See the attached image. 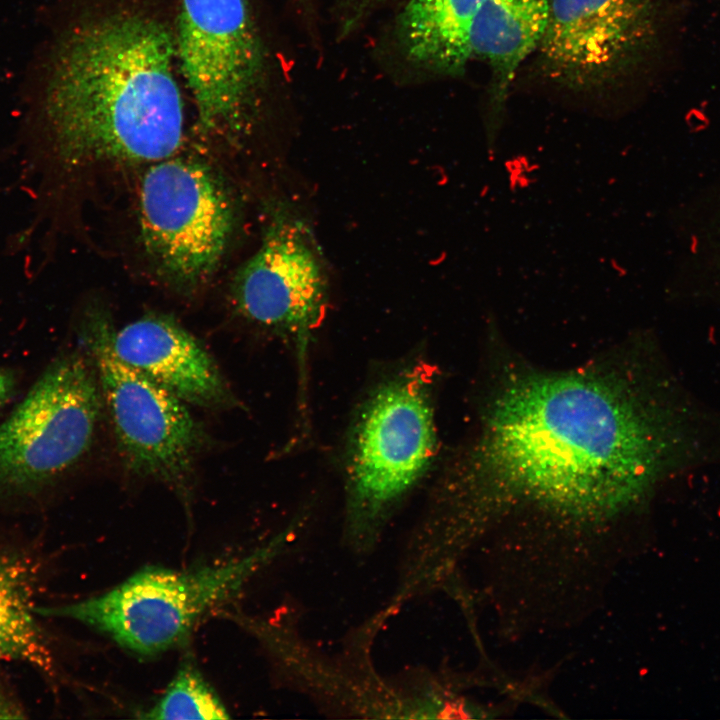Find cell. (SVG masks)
Returning <instances> with one entry per match:
<instances>
[{
  "label": "cell",
  "instance_id": "18",
  "mask_svg": "<svg viewBox=\"0 0 720 720\" xmlns=\"http://www.w3.org/2000/svg\"><path fill=\"white\" fill-rule=\"evenodd\" d=\"M15 385L14 374L7 369L0 368V407L12 396Z\"/></svg>",
  "mask_w": 720,
  "mask_h": 720
},
{
  "label": "cell",
  "instance_id": "4",
  "mask_svg": "<svg viewBox=\"0 0 720 720\" xmlns=\"http://www.w3.org/2000/svg\"><path fill=\"white\" fill-rule=\"evenodd\" d=\"M436 450L431 381L424 366L379 383L352 430L341 542L356 557L373 554L430 467Z\"/></svg>",
  "mask_w": 720,
  "mask_h": 720
},
{
  "label": "cell",
  "instance_id": "2",
  "mask_svg": "<svg viewBox=\"0 0 720 720\" xmlns=\"http://www.w3.org/2000/svg\"><path fill=\"white\" fill-rule=\"evenodd\" d=\"M85 8L61 45L49 153L71 166L173 156L184 136L177 14L164 0H93Z\"/></svg>",
  "mask_w": 720,
  "mask_h": 720
},
{
  "label": "cell",
  "instance_id": "12",
  "mask_svg": "<svg viewBox=\"0 0 720 720\" xmlns=\"http://www.w3.org/2000/svg\"><path fill=\"white\" fill-rule=\"evenodd\" d=\"M116 355L186 404L206 409L236 402L204 346L177 321L149 314L113 329Z\"/></svg>",
  "mask_w": 720,
  "mask_h": 720
},
{
  "label": "cell",
  "instance_id": "1",
  "mask_svg": "<svg viewBox=\"0 0 720 720\" xmlns=\"http://www.w3.org/2000/svg\"><path fill=\"white\" fill-rule=\"evenodd\" d=\"M667 386L593 371L510 380L463 466L432 494L433 523L470 541L496 505L586 517L639 503L698 450L695 417Z\"/></svg>",
  "mask_w": 720,
  "mask_h": 720
},
{
  "label": "cell",
  "instance_id": "11",
  "mask_svg": "<svg viewBox=\"0 0 720 720\" xmlns=\"http://www.w3.org/2000/svg\"><path fill=\"white\" fill-rule=\"evenodd\" d=\"M652 33L647 0H552L538 48L553 77L587 85L623 67Z\"/></svg>",
  "mask_w": 720,
  "mask_h": 720
},
{
  "label": "cell",
  "instance_id": "14",
  "mask_svg": "<svg viewBox=\"0 0 720 720\" xmlns=\"http://www.w3.org/2000/svg\"><path fill=\"white\" fill-rule=\"evenodd\" d=\"M482 0H409L399 21L400 40L412 63L457 72L473 56L471 33Z\"/></svg>",
  "mask_w": 720,
  "mask_h": 720
},
{
  "label": "cell",
  "instance_id": "10",
  "mask_svg": "<svg viewBox=\"0 0 720 720\" xmlns=\"http://www.w3.org/2000/svg\"><path fill=\"white\" fill-rule=\"evenodd\" d=\"M176 41L199 129L240 136L250 126L265 67L248 0H180Z\"/></svg>",
  "mask_w": 720,
  "mask_h": 720
},
{
  "label": "cell",
  "instance_id": "8",
  "mask_svg": "<svg viewBox=\"0 0 720 720\" xmlns=\"http://www.w3.org/2000/svg\"><path fill=\"white\" fill-rule=\"evenodd\" d=\"M268 208L261 243L234 277L232 302L246 321L292 344L305 398L308 352L325 316L328 274L302 212L287 200Z\"/></svg>",
  "mask_w": 720,
  "mask_h": 720
},
{
  "label": "cell",
  "instance_id": "13",
  "mask_svg": "<svg viewBox=\"0 0 720 720\" xmlns=\"http://www.w3.org/2000/svg\"><path fill=\"white\" fill-rule=\"evenodd\" d=\"M552 0H482L471 33L472 55L492 69L501 103L515 75L540 45Z\"/></svg>",
  "mask_w": 720,
  "mask_h": 720
},
{
  "label": "cell",
  "instance_id": "16",
  "mask_svg": "<svg viewBox=\"0 0 720 720\" xmlns=\"http://www.w3.org/2000/svg\"><path fill=\"white\" fill-rule=\"evenodd\" d=\"M145 719H229L230 715L193 659H185Z\"/></svg>",
  "mask_w": 720,
  "mask_h": 720
},
{
  "label": "cell",
  "instance_id": "7",
  "mask_svg": "<svg viewBox=\"0 0 720 720\" xmlns=\"http://www.w3.org/2000/svg\"><path fill=\"white\" fill-rule=\"evenodd\" d=\"M102 406L89 354L55 359L0 425V496H33L71 471L92 446Z\"/></svg>",
  "mask_w": 720,
  "mask_h": 720
},
{
  "label": "cell",
  "instance_id": "9",
  "mask_svg": "<svg viewBox=\"0 0 720 720\" xmlns=\"http://www.w3.org/2000/svg\"><path fill=\"white\" fill-rule=\"evenodd\" d=\"M138 199L142 244L160 276L183 289L207 281L235 223L233 201L216 172L173 155L145 171Z\"/></svg>",
  "mask_w": 720,
  "mask_h": 720
},
{
  "label": "cell",
  "instance_id": "17",
  "mask_svg": "<svg viewBox=\"0 0 720 720\" xmlns=\"http://www.w3.org/2000/svg\"><path fill=\"white\" fill-rule=\"evenodd\" d=\"M25 709L5 682L0 680V718H25Z\"/></svg>",
  "mask_w": 720,
  "mask_h": 720
},
{
  "label": "cell",
  "instance_id": "6",
  "mask_svg": "<svg viewBox=\"0 0 720 720\" xmlns=\"http://www.w3.org/2000/svg\"><path fill=\"white\" fill-rule=\"evenodd\" d=\"M83 328L84 344L126 470L187 495L196 460L207 442L201 424L184 401L116 355L114 326L103 311L88 313Z\"/></svg>",
  "mask_w": 720,
  "mask_h": 720
},
{
  "label": "cell",
  "instance_id": "3",
  "mask_svg": "<svg viewBox=\"0 0 720 720\" xmlns=\"http://www.w3.org/2000/svg\"><path fill=\"white\" fill-rule=\"evenodd\" d=\"M297 609L270 618L239 616L261 644L279 683L328 715L363 719L457 718L456 681L425 668L387 676L373 664L376 634L360 624L343 649L327 654L301 634Z\"/></svg>",
  "mask_w": 720,
  "mask_h": 720
},
{
  "label": "cell",
  "instance_id": "15",
  "mask_svg": "<svg viewBox=\"0 0 720 720\" xmlns=\"http://www.w3.org/2000/svg\"><path fill=\"white\" fill-rule=\"evenodd\" d=\"M35 576L30 560L0 552V660L24 662L52 674L53 655L34 603Z\"/></svg>",
  "mask_w": 720,
  "mask_h": 720
},
{
  "label": "cell",
  "instance_id": "5",
  "mask_svg": "<svg viewBox=\"0 0 720 720\" xmlns=\"http://www.w3.org/2000/svg\"><path fill=\"white\" fill-rule=\"evenodd\" d=\"M305 525L304 516L296 517L265 542L229 561L185 570L145 567L106 592L37 607V613L87 625L136 656H158L183 644L203 617L288 552Z\"/></svg>",
  "mask_w": 720,
  "mask_h": 720
}]
</instances>
